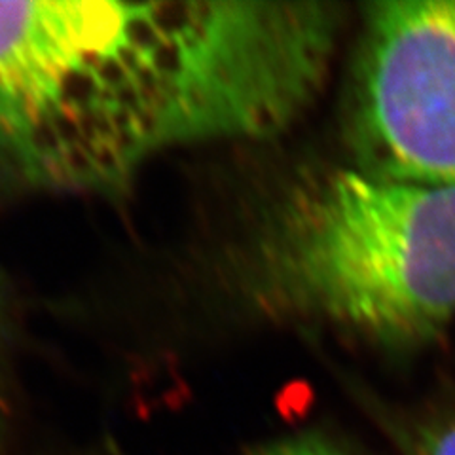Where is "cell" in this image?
<instances>
[{
  "label": "cell",
  "mask_w": 455,
  "mask_h": 455,
  "mask_svg": "<svg viewBox=\"0 0 455 455\" xmlns=\"http://www.w3.org/2000/svg\"><path fill=\"white\" fill-rule=\"evenodd\" d=\"M391 429L403 455H455V411L396 419Z\"/></svg>",
  "instance_id": "obj_4"
},
{
  "label": "cell",
  "mask_w": 455,
  "mask_h": 455,
  "mask_svg": "<svg viewBox=\"0 0 455 455\" xmlns=\"http://www.w3.org/2000/svg\"><path fill=\"white\" fill-rule=\"evenodd\" d=\"M347 135L366 173L455 187V0L366 6Z\"/></svg>",
  "instance_id": "obj_3"
},
{
  "label": "cell",
  "mask_w": 455,
  "mask_h": 455,
  "mask_svg": "<svg viewBox=\"0 0 455 455\" xmlns=\"http://www.w3.org/2000/svg\"><path fill=\"white\" fill-rule=\"evenodd\" d=\"M247 455H353L344 446L321 433H298L277 440H269L252 448Z\"/></svg>",
  "instance_id": "obj_5"
},
{
  "label": "cell",
  "mask_w": 455,
  "mask_h": 455,
  "mask_svg": "<svg viewBox=\"0 0 455 455\" xmlns=\"http://www.w3.org/2000/svg\"><path fill=\"white\" fill-rule=\"evenodd\" d=\"M239 281L269 319L425 344L455 319V187L304 171L264 207Z\"/></svg>",
  "instance_id": "obj_2"
},
{
  "label": "cell",
  "mask_w": 455,
  "mask_h": 455,
  "mask_svg": "<svg viewBox=\"0 0 455 455\" xmlns=\"http://www.w3.org/2000/svg\"><path fill=\"white\" fill-rule=\"evenodd\" d=\"M331 3H0V177L116 194L158 156L289 130L329 78Z\"/></svg>",
  "instance_id": "obj_1"
}]
</instances>
